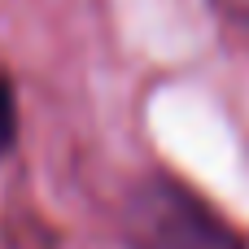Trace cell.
I'll list each match as a JSON object with an SVG mask.
<instances>
[{
  "label": "cell",
  "mask_w": 249,
  "mask_h": 249,
  "mask_svg": "<svg viewBox=\"0 0 249 249\" xmlns=\"http://www.w3.org/2000/svg\"><path fill=\"white\" fill-rule=\"evenodd\" d=\"M127 228L136 249H245L206 201L171 179H149L131 197Z\"/></svg>",
  "instance_id": "6da1fadb"
},
{
  "label": "cell",
  "mask_w": 249,
  "mask_h": 249,
  "mask_svg": "<svg viewBox=\"0 0 249 249\" xmlns=\"http://www.w3.org/2000/svg\"><path fill=\"white\" fill-rule=\"evenodd\" d=\"M13 136H18V101H13V83L0 74V158L9 153Z\"/></svg>",
  "instance_id": "7a4b0ae2"
}]
</instances>
